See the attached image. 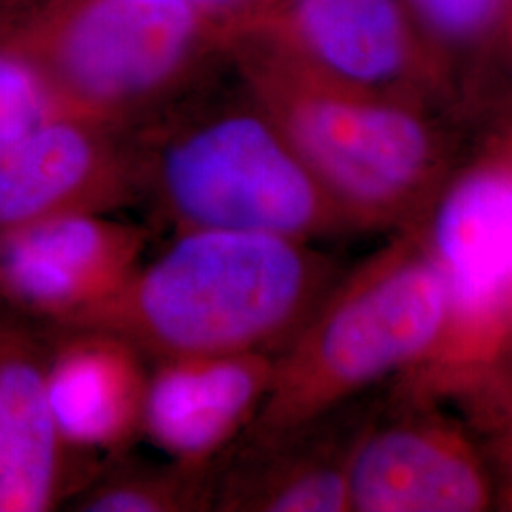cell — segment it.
I'll list each match as a JSON object with an SVG mask.
<instances>
[{
	"mask_svg": "<svg viewBox=\"0 0 512 512\" xmlns=\"http://www.w3.org/2000/svg\"><path fill=\"white\" fill-rule=\"evenodd\" d=\"M336 281L310 241L190 230L71 327L122 336L148 361L285 348Z\"/></svg>",
	"mask_w": 512,
	"mask_h": 512,
	"instance_id": "obj_1",
	"label": "cell"
},
{
	"mask_svg": "<svg viewBox=\"0 0 512 512\" xmlns=\"http://www.w3.org/2000/svg\"><path fill=\"white\" fill-rule=\"evenodd\" d=\"M238 35L179 0H31L0 19L67 116L143 128L234 71Z\"/></svg>",
	"mask_w": 512,
	"mask_h": 512,
	"instance_id": "obj_2",
	"label": "cell"
},
{
	"mask_svg": "<svg viewBox=\"0 0 512 512\" xmlns=\"http://www.w3.org/2000/svg\"><path fill=\"white\" fill-rule=\"evenodd\" d=\"M131 133L141 200L177 234L226 230L311 241L349 228L236 69Z\"/></svg>",
	"mask_w": 512,
	"mask_h": 512,
	"instance_id": "obj_3",
	"label": "cell"
},
{
	"mask_svg": "<svg viewBox=\"0 0 512 512\" xmlns=\"http://www.w3.org/2000/svg\"><path fill=\"white\" fill-rule=\"evenodd\" d=\"M448 330V287L423 239L389 245L334 281L277 353L272 389L238 442L289 435L397 370L433 365Z\"/></svg>",
	"mask_w": 512,
	"mask_h": 512,
	"instance_id": "obj_4",
	"label": "cell"
},
{
	"mask_svg": "<svg viewBox=\"0 0 512 512\" xmlns=\"http://www.w3.org/2000/svg\"><path fill=\"white\" fill-rule=\"evenodd\" d=\"M234 69L349 228L401 219L446 179L450 143L437 110L332 86L253 35L236 40Z\"/></svg>",
	"mask_w": 512,
	"mask_h": 512,
	"instance_id": "obj_5",
	"label": "cell"
},
{
	"mask_svg": "<svg viewBox=\"0 0 512 512\" xmlns=\"http://www.w3.org/2000/svg\"><path fill=\"white\" fill-rule=\"evenodd\" d=\"M475 156L442 181L421 239L450 296V330L433 368L478 374L512 336V101Z\"/></svg>",
	"mask_w": 512,
	"mask_h": 512,
	"instance_id": "obj_6",
	"label": "cell"
},
{
	"mask_svg": "<svg viewBox=\"0 0 512 512\" xmlns=\"http://www.w3.org/2000/svg\"><path fill=\"white\" fill-rule=\"evenodd\" d=\"M247 35L332 86L431 110L463 107L403 0H274Z\"/></svg>",
	"mask_w": 512,
	"mask_h": 512,
	"instance_id": "obj_7",
	"label": "cell"
},
{
	"mask_svg": "<svg viewBox=\"0 0 512 512\" xmlns=\"http://www.w3.org/2000/svg\"><path fill=\"white\" fill-rule=\"evenodd\" d=\"M147 232L109 215H61L0 230V304L71 327L118 293L143 264Z\"/></svg>",
	"mask_w": 512,
	"mask_h": 512,
	"instance_id": "obj_8",
	"label": "cell"
},
{
	"mask_svg": "<svg viewBox=\"0 0 512 512\" xmlns=\"http://www.w3.org/2000/svg\"><path fill=\"white\" fill-rule=\"evenodd\" d=\"M141 200L131 131L55 116L0 141V230Z\"/></svg>",
	"mask_w": 512,
	"mask_h": 512,
	"instance_id": "obj_9",
	"label": "cell"
},
{
	"mask_svg": "<svg viewBox=\"0 0 512 512\" xmlns=\"http://www.w3.org/2000/svg\"><path fill=\"white\" fill-rule=\"evenodd\" d=\"M103 459L65 440L48 391V336L0 304V512L71 505Z\"/></svg>",
	"mask_w": 512,
	"mask_h": 512,
	"instance_id": "obj_10",
	"label": "cell"
},
{
	"mask_svg": "<svg viewBox=\"0 0 512 512\" xmlns=\"http://www.w3.org/2000/svg\"><path fill=\"white\" fill-rule=\"evenodd\" d=\"M275 359L234 353L152 361L143 435L173 461L219 465L266 401Z\"/></svg>",
	"mask_w": 512,
	"mask_h": 512,
	"instance_id": "obj_11",
	"label": "cell"
},
{
	"mask_svg": "<svg viewBox=\"0 0 512 512\" xmlns=\"http://www.w3.org/2000/svg\"><path fill=\"white\" fill-rule=\"evenodd\" d=\"M349 511L476 512L492 503L482 461L456 431L393 421L359 431L348 463Z\"/></svg>",
	"mask_w": 512,
	"mask_h": 512,
	"instance_id": "obj_12",
	"label": "cell"
},
{
	"mask_svg": "<svg viewBox=\"0 0 512 512\" xmlns=\"http://www.w3.org/2000/svg\"><path fill=\"white\" fill-rule=\"evenodd\" d=\"M150 361L118 334L52 329L48 391L55 420L74 450L120 458L143 435Z\"/></svg>",
	"mask_w": 512,
	"mask_h": 512,
	"instance_id": "obj_13",
	"label": "cell"
},
{
	"mask_svg": "<svg viewBox=\"0 0 512 512\" xmlns=\"http://www.w3.org/2000/svg\"><path fill=\"white\" fill-rule=\"evenodd\" d=\"M355 435L342 442L315 439L308 425L266 442H238L220 459L213 511H349Z\"/></svg>",
	"mask_w": 512,
	"mask_h": 512,
	"instance_id": "obj_14",
	"label": "cell"
},
{
	"mask_svg": "<svg viewBox=\"0 0 512 512\" xmlns=\"http://www.w3.org/2000/svg\"><path fill=\"white\" fill-rule=\"evenodd\" d=\"M458 88L463 107L484 101L507 65L512 0H403Z\"/></svg>",
	"mask_w": 512,
	"mask_h": 512,
	"instance_id": "obj_15",
	"label": "cell"
},
{
	"mask_svg": "<svg viewBox=\"0 0 512 512\" xmlns=\"http://www.w3.org/2000/svg\"><path fill=\"white\" fill-rule=\"evenodd\" d=\"M219 465L194 467L179 461L139 463L112 458L103 463L71 501L80 512L213 511Z\"/></svg>",
	"mask_w": 512,
	"mask_h": 512,
	"instance_id": "obj_16",
	"label": "cell"
},
{
	"mask_svg": "<svg viewBox=\"0 0 512 512\" xmlns=\"http://www.w3.org/2000/svg\"><path fill=\"white\" fill-rule=\"evenodd\" d=\"M55 116H67L40 74L0 48V141Z\"/></svg>",
	"mask_w": 512,
	"mask_h": 512,
	"instance_id": "obj_17",
	"label": "cell"
},
{
	"mask_svg": "<svg viewBox=\"0 0 512 512\" xmlns=\"http://www.w3.org/2000/svg\"><path fill=\"white\" fill-rule=\"evenodd\" d=\"M226 23L238 37L258 29L268 18L274 0H179Z\"/></svg>",
	"mask_w": 512,
	"mask_h": 512,
	"instance_id": "obj_18",
	"label": "cell"
},
{
	"mask_svg": "<svg viewBox=\"0 0 512 512\" xmlns=\"http://www.w3.org/2000/svg\"><path fill=\"white\" fill-rule=\"evenodd\" d=\"M501 355H509L507 359V365H505V376L499 380V384H494L495 397L494 406L497 408V412H501V418L509 423V427L512 425V336L509 338V342L505 344V348L499 351L497 357ZM495 357V359H497ZM494 359V361H495ZM492 361V363H494Z\"/></svg>",
	"mask_w": 512,
	"mask_h": 512,
	"instance_id": "obj_19",
	"label": "cell"
},
{
	"mask_svg": "<svg viewBox=\"0 0 512 512\" xmlns=\"http://www.w3.org/2000/svg\"><path fill=\"white\" fill-rule=\"evenodd\" d=\"M509 429H512V425ZM505 465H507V473H509L507 476H509V486H511L512 494V431L509 440H507V448H505Z\"/></svg>",
	"mask_w": 512,
	"mask_h": 512,
	"instance_id": "obj_20",
	"label": "cell"
},
{
	"mask_svg": "<svg viewBox=\"0 0 512 512\" xmlns=\"http://www.w3.org/2000/svg\"><path fill=\"white\" fill-rule=\"evenodd\" d=\"M21 0H0V19L6 18L8 14H12L19 6Z\"/></svg>",
	"mask_w": 512,
	"mask_h": 512,
	"instance_id": "obj_21",
	"label": "cell"
},
{
	"mask_svg": "<svg viewBox=\"0 0 512 512\" xmlns=\"http://www.w3.org/2000/svg\"><path fill=\"white\" fill-rule=\"evenodd\" d=\"M507 65L512 71V27L511 33H509V44H507Z\"/></svg>",
	"mask_w": 512,
	"mask_h": 512,
	"instance_id": "obj_22",
	"label": "cell"
},
{
	"mask_svg": "<svg viewBox=\"0 0 512 512\" xmlns=\"http://www.w3.org/2000/svg\"><path fill=\"white\" fill-rule=\"evenodd\" d=\"M27 2H31V0H21V6H23V4H27Z\"/></svg>",
	"mask_w": 512,
	"mask_h": 512,
	"instance_id": "obj_23",
	"label": "cell"
}]
</instances>
